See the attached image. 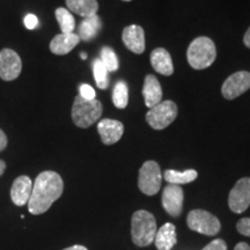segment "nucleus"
<instances>
[{"label": "nucleus", "instance_id": "obj_1", "mask_svg": "<svg viewBox=\"0 0 250 250\" xmlns=\"http://www.w3.org/2000/svg\"><path fill=\"white\" fill-rule=\"evenodd\" d=\"M62 191L64 182L61 175L51 170L42 171L33 183L28 211L34 215L43 214L62 196Z\"/></svg>", "mask_w": 250, "mask_h": 250}, {"label": "nucleus", "instance_id": "obj_2", "mask_svg": "<svg viewBox=\"0 0 250 250\" xmlns=\"http://www.w3.org/2000/svg\"><path fill=\"white\" fill-rule=\"evenodd\" d=\"M156 221L151 212L139 210L134 212L131 219V237L136 246L147 247L154 242Z\"/></svg>", "mask_w": 250, "mask_h": 250}, {"label": "nucleus", "instance_id": "obj_3", "mask_svg": "<svg viewBox=\"0 0 250 250\" xmlns=\"http://www.w3.org/2000/svg\"><path fill=\"white\" fill-rule=\"evenodd\" d=\"M217 57V50L213 41L208 37H197L190 43L187 51V58L190 66L195 70H204L211 66Z\"/></svg>", "mask_w": 250, "mask_h": 250}, {"label": "nucleus", "instance_id": "obj_4", "mask_svg": "<svg viewBox=\"0 0 250 250\" xmlns=\"http://www.w3.org/2000/svg\"><path fill=\"white\" fill-rule=\"evenodd\" d=\"M102 103L99 100H86L78 95L72 107V121L81 129L92 126L102 116Z\"/></svg>", "mask_w": 250, "mask_h": 250}, {"label": "nucleus", "instance_id": "obj_5", "mask_svg": "<svg viewBox=\"0 0 250 250\" xmlns=\"http://www.w3.org/2000/svg\"><path fill=\"white\" fill-rule=\"evenodd\" d=\"M177 116V105L173 101H161L146 114V121L154 130H164L173 123Z\"/></svg>", "mask_w": 250, "mask_h": 250}, {"label": "nucleus", "instance_id": "obj_6", "mask_svg": "<svg viewBox=\"0 0 250 250\" xmlns=\"http://www.w3.org/2000/svg\"><path fill=\"white\" fill-rule=\"evenodd\" d=\"M188 227L193 232L213 236L219 233L221 225L219 219L204 210H192L187 218Z\"/></svg>", "mask_w": 250, "mask_h": 250}, {"label": "nucleus", "instance_id": "obj_7", "mask_svg": "<svg viewBox=\"0 0 250 250\" xmlns=\"http://www.w3.org/2000/svg\"><path fill=\"white\" fill-rule=\"evenodd\" d=\"M160 166L155 161H146L139 170L138 187L140 191L147 196H154L161 187Z\"/></svg>", "mask_w": 250, "mask_h": 250}, {"label": "nucleus", "instance_id": "obj_8", "mask_svg": "<svg viewBox=\"0 0 250 250\" xmlns=\"http://www.w3.org/2000/svg\"><path fill=\"white\" fill-rule=\"evenodd\" d=\"M228 205L234 213H242L250 205V177L239 180L228 196Z\"/></svg>", "mask_w": 250, "mask_h": 250}, {"label": "nucleus", "instance_id": "obj_9", "mask_svg": "<svg viewBox=\"0 0 250 250\" xmlns=\"http://www.w3.org/2000/svg\"><path fill=\"white\" fill-rule=\"evenodd\" d=\"M22 70L20 56L12 49H2L0 51V79L13 81L18 79Z\"/></svg>", "mask_w": 250, "mask_h": 250}, {"label": "nucleus", "instance_id": "obj_10", "mask_svg": "<svg viewBox=\"0 0 250 250\" xmlns=\"http://www.w3.org/2000/svg\"><path fill=\"white\" fill-rule=\"evenodd\" d=\"M250 88V72L239 71L225 80L221 93L227 100H234Z\"/></svg>", "mask_w": 250, "mask_h": 250}, {"label": "nucleus", "instance_id": "obj_11", "mask_svg": "<svg viewBox=\"0 0 250 250\" xmlns=\"http://www.w3.org/2000/svg\"><path fill=\"white\" fill-rule=\"evenodd\" d=\"M183 189L176 184H168L162 192V206L171 217H179L183 208Z\"/></svg>", "mask_w": 250, "mask_h": 250}, {"label": "nucleus", "instance_id": "obj_12", "mask_svg": "<svg viewBox=\"0 0 250 250\" xmlns=\"http://www.w3.org/2000/svg\"><path fill=\"white\" fill-rule=\"evenodd\" d=\"M123 43L130 51L140 55L145 51V33L140 26L131 24L123 30L122 34Z\"/></svg>", "mask_w": 250, "mask_h": 250}, {"label": "nucleus", "instance_id": "obj_13", "mask_svg": "<svg viewBox=\"0 0 250 250\" xmlns=\"http://www.w3.org/2000/svg\"><path fill=\"white\" fill-rule=\"evenodd\" d=\"M98 131L104 145H112L117 143L123 136L124 125L116 120L104 118L99 122Z\"/></svg>", "mask_w": 250, "mask_h": 250}, {"label": "nucleus", "instance_id": "obj_14", "mask_svg": "<svg viewBox=\"0 0 250 250\" xmlns=\"http://www.w3.org/2000/svg\"><path fill=\"white\" fill-rule=\"evenodd\" d=\"M31 190H33V182L30 177L21 175L18 179H15L11 188L12 202L17 206L26 205L30 198Z\"/></svg>", "mask_w": 250, "mask_h": 250}, {"label": "nucleus", "instance_id": "obj_15", "mask_svg": "<svg viewBox=\"0 0 250 250\" xmlns=\"http://www.w3.org/2000/svg\"><path fill=\"white\" fill-rule=\"evenodd\" d=\"M80 37L78 34H59L50 42V51L54 55H67L79 44Z\"/></svg>", "mask_w": 250, "mask_h": 250}, {"label": "nucleus", "instance_id": "obj_16", "mask_svg": "<svg viewBox=\"0 0 250 250\" xmlns=\"http://www.w3.org/2000/svg\"><path fill=\"white\" fill-rule=\"evenodd\" d=\"M149 61H151L153 68L162 76L168 77L174 73V65L171 62V57L166 49L158 48L153 50Z\"/></svg>", "mask_w": 250, "mask_h": 250}, {"label": "nucleus", "instance_id": "obj_17", "mask_svg": "<svg viewBox=\"0 0 250 250\" xmlns=\"http://www.w3.org/2000/svg\"><path fill=\"white\" fill-rule=\"evenodd\" d=\"M143 95L144 100H145V104L151 109L155 107L156 104L161 102L162 99V89L160 86V83L156 79L154 76L148 74L146 76L145 81H144L143 87Z\"/></svg>", "mask_w": 250, "mask_h": 250}, {"label": "nucleus", "instance_id": "obj_18", "mask_svg": "<svg viewBox=\"0 0 250 250\" xmlns=\"http://www.w3.org/2000/svg\"><path fill=\"white\" fill-rule=\"evenodd\" d=\"M154 243L158 250H171L177 243L176 227L173 224L167 223L156 230Z\"/></svg>", "mask_w": 250, "mask_h": 250}, {"label": "nucleus", "instance_id": "obj_19", "mask_svg": "<svg viewBox=\"0 0 250 250\" xmlns=\"http://www.w3.org/2000/svg\"><path fill=\"white\" fill-rule=\"evenodd\" d=\"M102 28V21L98 15H93V17L86 18L81 21L79 26V33L78 36L80 37V41H85V42H89L93 39L98 36L99 31Z\"/></svg>", "mask_w": 250, "mask_h": 250}, {"label": "nucleus", "instance_id": "obj_20", "mask_svg": "<svg viewBox=\"0 0 250 250\" xmlns=\"http://www.w3.org/2000/svg\"><path fill=\"white\" fill-rule=\"evenodd\" d=\"M67 8L83 19L98 13V0H66Z\"/></svg>", "mask_w": 250, "mask_h": 250}, {"label": "nucleus", "instance_id": "obj_21", "mask_svg": "<svg viewBox=\"0 0 250 250\" xmlns=\"http://www.w3.org/2000/svg\"><path fill=\"white\" fill-rule=\"evenodd\" d=\"M198 176V173L195 169H188L186 171H177L173 169H168L165 171V180L169 184H186L195 181Z\"/></svg>", "mask_w": 250, "mask_h": 250}, {"label": "nucleus", "instance_id": "obj_22", "mask_svg": "<svg viewBox=\"0 0 250 250\" xmlns=\"http://www.w3.org/2000/svg\"><path fill=\"white\" fill-rule=\"evenodd\" d=\"M56 19H57L59 27H61L62 34H71L76 28V19L68 9L59 7L55 12Z\"/></svg>", "mask_w": 250, "mask_h": 250}, {"label": "nucleus", "instance_id": "obj_23", "mask_svg": "<svg viewBox=\"0 0 250 250\" xmlns=\"http://www.w3.org/2000/svg\"><path fill=\"white\" fill-rule=\"evenodd\" d=\"M112 103L118 109L126 108L129 103V88L125 81L120 80L115 83L112 90Z\"/></svg>", "mask_w": 250, "mask_h": 250}, {"label": "nucleus", "instance_id": "obj_24", "mask_svg": "<svg viewBox=\"0 0 250 250\" xmlns=\"http://www.w3.org/2000/svg\"><path fill=\"white\" fill-rule=\"evenodd\" d=\"M108 70L105 68L101 59L96 58L93 62V74L95 78L96 86L100 89H107L109 86V78H108Z\"/></svg>", "mask_w": 250, "mask_h": 250}, {"label": "nucleus", "instance_id": "obj_25", "mask_svg": "<svg viewBox=\"0 0 250 250\" xmlns=\"http://www.w3.org/2000/svg\"><path fill=\"white\" fill-rule=\"evenodd\" d=\"M100 59H101V62H103V65H104L108 72H115L118 70V67H120V62H118L117 56L110 46H104V48H102L101 58Z\"/></svg>", "mask_w": 250, "mask_h": 250}, {"label": "nucleus", "instance_id": "obj_26", "mask_svg": "<svg viewBox=\"0 0 250 250\" xmlns=\"http://www.w3.org/2000/svg\"><path fill=\"white\" fill-rule=\"evenodd\" d=\"M79 95L86 100H94L96 96V93L92 86L87 85V83H83L79 87Z\"/></svg>", "mask_w": 250, "mask_h": 250}, {"label": "nucleus", "instance_id": "obj_27", "mask_svg": "<svg viewBox=\"0 0 250 250\" xmlns=\"http://www.w3.org/2000/svg\"><path fill=\"white\" fill-rule=\"evenodd\" d=\"M236 228L240 234L250 237V218L240 219L239 223L236 224Z\"/></svg>", "mask_w": 250, "mask_h": 250}, {"label": "nucleus", "instance_id": "obj_28", "mask_svg": "<svg viewBox=\"0 0 250 250\" xmlns=\"http://www.w3.org/2000/svg\"><path fill=\"white\" fill-rule=\"evenodd\" d=\"M202 250H227V245L223 239H215Z\"/></svg>", "mask_w": 250, "mask_h": 250}, {"label": "nucleus", "instance_id": "obj_29", "mask_svg": "<svg viewBox=\"0 0 250 250\" xmlns=\"http://www.w3.org/2000/svg\"><path fill=\"white\" fill-rule=\"evenodd\" d=\"M23 23L26 26L27 29H35L39 26V19H37L36 15L34 14H27L26 17L23 19Z\"/></svg>", "mask_w": 250, "mask_h": 250}, {"label": "nucleus", "instance_id": "obj_30", "mask_svg": "<svg viewBox=\"0 0 250 250\" xmlns=\"http://www.w3.org/2000/svg\"><path fill=\"white\" fill-rule=\"evenodd\" d=\"M7 144H8V139L6 133L0 129V152H2L4 149L7 147Z\"/></svg>", "mask_w": 250, "mask_h": 250}, {"label": "nucleus", "instance_id": "obj_31", "mask_svg": "<svg viewBox=\"0 0 250 250\" xmlns=\"http://www.w3.org/2000/svg\"><path fill=\"white\" fill-rule=\"evenodd\" d=\"M243 43H245V45L247 46V48L250 49V27L248 28V30L246 31L245 37H243Z\"/></svg>", "mask_w": 250, "mask_h": 250}, {"label": "nucleus", "instance_id": "obj_32", "mask_svg": "<svg viewBox=\"0 0 250 250\" xmlns=\"http://www.w3.org/2000/svg\"><path fill=\"white\" fill-rule=\"evenodd\" d=\"M234 250H250V246L248 245V243H246V242H240V243H237V245L235 246V248H234Z\"/></svg>", "mask_w": 250, "mask_h": 250}, {"label": "nucleus", "instance_id": "obj_33", "mask_svg": "<svg viewBox=\"0 0 250 250\" xmlns=\"http://www.w3.org/2000/svg\"><path fill=\"white\" fill-rule=\"evenodd\" d=\"M62 250H88V249H87L86 247H83V246L76 245V246L68 247V248H66V249H62Z\"/></svg>", "mask_w": 250, "mask_h": 250}, {"label": "nucleus", "instance_id": "obj_34", "mask_svg": "<svg viewBox=\"0 0 250 250\" xmlns=\"http://www.w3.org/2000/svg\"><path fill=\"white\" fill-rule=\"evenodd\" d=\"M6 169V162L4 160H0V176L5 173Z\"/></svg>", "mask_w": 250, "mask_h": 250}, {"label": "nucleus", "instance_id": "obj_35", "mask_svg": "<svg viewBox=\"0 0 250 250\" xmlns=\"http://www.w3.org/2000/svg\"><path fill=\"white\" fill-rule=\"evenodd\" d=\"M80 57L83 58V59H87V55H86V54H83V52H81V54H80Z\"/></svg>", "mask_w": 250, "mask_h": 250}, {"label": "nucleus", "instance_id": "obj_36", "mask_svg": "<svg viewBox=\"0 0 250 250\" xmlns=\"http://www.w3.org/2000/svg\"><path fill=\"white\" fill-rule=\"evenodd\" d=\"M123 1H131V0H123Z\"/></svg>", "mask_w": 250, "mask_h": 250}]
</instances>
